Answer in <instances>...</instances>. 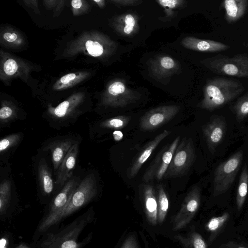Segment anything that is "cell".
I'll list each match as a JSON object with an SVG mask.
<instances>
[{"label": "cell", "instance_id": "cell-1", "mask_svg": "<svg viewBox=\"0 0 248 248\" xmlns=\"http://www.w3.org/2000/svg\"><path fill=\"white\" fill-rule=\"evenodd\" d=\"M244 91V87L238 80L223 77L209 79L203 88V98L198 107L213 110L232 101Z\"/></svg>", "mask_w": 248, "mask_h": 248}, {"label": "cell", "instance_id": "cell-2", "mask_svg": "<svg viewBox=\"0 0 248 248\" xmlns=\"http://www.w3.org/2000/svg\"><path fill=\"white\" fill-rule=\"evenodd\" d=\"M89 210L62 230L49 233L39 244V248H81L85 242H78V237L85 226L91 221Z\"/></svg>", "mask_w": 248, "mask_h": 248}, {"label": "cell", "instance_id": "cell-3", "mask_svg": "<svg viewBox=\"0 0 248 248\" xmlns=\"http://www.w3.org/2000/svg\"><path fill=\"white\" fill-rule=\"evenodd\" d=\"M213 73L238 78H248V54H238L230 57L221 54L201 61Z\"/></svg>", "mask_w": 248, "mask_h": 248}, {"label": "cell", "instance_id": "cell-4", "mask_svg": "<svg viewBox=\"0 0 248 248\" xmlns=\"http://www.w3.org/2000/svg\"><path fill=\"white\" fill-rule=\"evenodd\" d=\"M80 179L71 176L52 202L48 214L38 228L39 232H44L61 220V217L74 191L79 185Z\"/></svg>", "mask_w": 248, "mask_h": 248}, {"label": "cell", "instance_id": "cell-5", "mask_svg": "<svg viewBox=\"0 0 248 248\" xmlns=\"http://www.w3.org/2000/svg\"><path fill=\"white\" fill-rule=\"evenodd\" d=\"M97 193V183L94 173L87 174L73 192L61 219L72 214L91 201Z\"/></svg>", "mask_w": 248, "mask_h": 248}, {"label": "cell", "instance_id": "cell-6", "mask_svg": "<svg viewBox=\"0 0 248 248\" xmlns=\"http://www.w3.org/2000/svg\"><path fill=\"white\" fill-rule=\"evenodd\" d=\"M243 156L242 151L237 152L216 168L214 178V196L225 192L231 187L241 167Z\"/></svg>", "mask_w": 248, "mask_h": 248}, {"label": "cell", "instance_id": "cell-7", "mask_svg": "<svg viewBox=\"0 0 248 248\" xmlns=\"http://www.w3.org/2000/svg\"><path fill=\"white\" fill-rule=\"evenodd\" d=\"M195 159V152L192 140L184 139L178 144L164 177L174 178L185 175Z\"/></svg>", "mask_w": 248, "mask_h": 248}, {"label": "cell", "instance_id": "cell-8", "mask_svg": "<svg viewBox=\"0 0 248 248\" xmlns=\"http://www.w3.org/2000/svg\"><path fill=\"white\" fill-rule=\"evenodd\" d=\"M180 109L178 106L166 105L150 110L140 118V129L148 131L160 127L172 119Z\"/></svg>", "mask_w": 248, "mask_h": 248}, {"label": "cell", "instance_id": "cell-9", "mask_svg": "<svg viewBox=\"0 0 248 248\" xmlns=\"http://www.w3.org/2000/svg\"><path fill=\"white\" fill-rule=\"evenodd\" d=\"M179 140V137H176L158 155L153 164L145 172L143 176L144 182H147L154 179L160 180L164 177Z\"/></svg>", "mask_w": 248, "mask_h": 248}, {"label": "cell", "instance_id": "cell-10", "mask_svg": "<svg viewBox=\"0 0 248 248\" xmlns=\"http://www.w3.org/2000/svg\"><path fill=\"white\" fill-rule=\"evenodd\" d=\"M200 200V189L195 186L186 196L181 208L174 218V230L183 228L191 221L198 210Z\"/></svg>", "mask_w": 248, "mask_h": 248}, {"label": "cell", "instance_id": "cell-11", "mask_svg": "<svg viewBox=\"0 0 248 248\" xmlns=\"http://www.w3.org/2000/svg\"><path fill=\"white\" fill-rule=\"evenodd\" d=\"M107 105L114 107H124L137 101L139 94L128 88L125 82L117 80L112 82L108 89Z\"/></svg>", "mask_w": 248, "mask_h": 248}, {"label": "cell", "instance_id": "cell-12", "mask_svg": "<svg viewBox=\"0 0 248 248\" xmlns=\"http://www.w3.org/2000/svg\"><path fill=\"white\" fill-rule=\"evenodd\" d=\"M227 125L224 119L220 116L211 119L203 127L202 131L207 146L214 153L223 140L226 132Z\"/></svg>", "mask_w": 248, "mask_h": 248}, {"label": "cell", "instance_id": "cell-13", "mask_svg": "<svg viewBox=\"0 0 248 248\" xmlns=\"http://www.w3.org/2000/svg\"><path fill=\"white\" fill-rule=\"evenodd\" d=\"M78 141L75 137L64 136L55 138L45 145L42 150L50 151L55 172L57 171L71 147Z\"/></svg>", "mask_w": 248, "mask_h": 248}, {"label": "cell", "instance_id": "cell-14", "mask_svg": "<svg viewBox=\"0 0 248 248\" xmlns=\"http://www.w3.org/2000/svg\"><path fill=\"white\" fill-rule=\"evenodd\" d=\"M151 73L158 78L170 77L179 69L178 63L172 58L167 55H159L150 62Z\"/></svg>", "mask_w": 248, "mask_h": 248}, {"label": "cell", "instance_id": "cell-15", "mask_svg": "<svg viewBox=\"0 0 248 248\" xmlns=\"http://www.w3.org/2000/svg\"><path fill=\"white\" fill-rule=\"evenodd\" d=\"M79 148V141L70 149L59 166L56 173L55 184L60 186L64 185L70 178L76 163Z\"/></svg>", "mask_w": 248, "mask_h": 248}, {"label": "cell", "instance_id": "cell-16", "mask_svg": "<svg viewBox=\"0 0 248 248\" xmlns=\"http://www.w3.org/2000/svg\"><path fill=\"white\" fill-rule=\"evenodd\" d=\"M170 131L164 130L144 146L129 169L128 173V176L129 178H132L137 175L153 151L158 146L159 144L170 134Z\"/></svg>", "mask_w": 248, "mask_h": 248}, {"label": "cell", "instance_id": "cell-17", "mask_svg": "<svg viewBox=\"0 0 248 248\" xmlns=\"http://www.w3.org/2000/svg\"><path fill=\"white\" fill-rule=\"evenodd\" d=\"M181 43L187 49L201 52H220L225 51L230 48V46L222 42L202 39L193 36H187L183 38Z\"/></svg>", "mask_w": 248, "mask_h": 248}, {"label": "cell", "instance_id": "cell-18", "mask_svg": "<svg viewBox=\"0 0 248 248\" xmlns=\"http://www.w3.org/2000/svg\"><path fill=\"white\" fill-rule=\"evenodd\" d=\"M225 11V18L229 23H233L245 14L248 7V0H225L221 4Z\"/></svg>", "mask_w": 248, "mask_h": 248}, {"label": "cell", "instance_id": "cell-19", "mask_svg": "<svg viewBox=\"0 0 248 248\" xmlns=\"http://www.w3.org/2000/svg\"><path fill=\"white\" fill-rule=\"evenodd\" d=\"M154 186L144 185L143 188L145 212L149 222L155 225L157 222L158 203Z\"/></svg>", "mask_w": 248, "mask_h": 248}, {"label": "cell", "instance_id": "cell-20", "mask_svg": "<svg viewBox=\"0 0 248 248\" xmlns=\"http://www.w3.org/2000/svg\"><path fill=\"white\" fill-rule=\"evenodd\" d=\"M38 178L41 191L45 195L51 194L54 189L51 172L44 158L41 159L38 165Z\"/></svg>", "mask_w": 248, "mask_h": 248}, {"label": "cell", "instance_id": "cell-21", "mask_svg": "<svg viewBox=\"0 0 248 248\" xmlns=\"http://www.w3.org/2000/svg\"><path fill=\"white\" fill-rule=\"evenodd\" d=\"M138 28L137 16L132 14L121 15L115 20V28L121 35H132L137 31Z\"/></svg>", "mask_w": 248, "mask_h": 248}, {"label": "cell", "instance_id": "cell-22", "mask_svg": "<svg viewBox=\"0 0 248 248\" xmlns=\"http://www.w3.org/2000/svg\"><path fill=\"white\" fill-rule=\"evenodd\" d=\"M248 191V169L246 164L243 167L239 178L236 194V205L238 210L243 207Z\"/></svg>", "mask_w": 248, "mask_h": 248}, {"label": "cell", "instance_id": "cell-23", "mask_svg": "<svg viewBox=\"0 0 248 248\" xmlns=\"http://www.w3.org/2000/svg\"><path fill=\"white\" fill-rule=\"evenodd\" d=\"M23 134L16 133L7 135L0 140V154L4 155L15 149L23 139Z\"/></svg>", "mask_w": 248, "mask_h": 248}, {"label": "cell", "instance_id": "cell-24", "mask_svg": "<svg viewBox=\"0 0 248 248\" xmlns=\"http://www.w3.org/2000/svg\"><path fill=\"white\" fill-rule=\"evenodd\" d=\"M130 117L128 116H118L103 120L99 123L97 126L102 129H113L116 130L125 127L130 121Z\"/></svg>", "mask_w": 248, "mask_h": 248}, {"label": "cell", "instance_id": "cell-25", "mask_svg": "<svg viewBox=\"0 0 248 248\" xmlns=\"http://www.w3.org/2000/svg\"><path fill=\"white\" fill-rule=\"evenodd\" d=\"M12 195V182L8 179L2 180L0 184V213H5L11 200Z\"/></svg>", "mask_w": 248, "mask_h": 248}, {"label": "cell", "instance_id": "cell-26", "mask_svg": "<svg viewBox=\"0 0 248 248\" xmlns=\"http://www.w3.org/2000/svg\"><path fill=\"white\" fill-rule=\"evenodd\" d=\"M157 221L162 223L166 216L169 202L166 193L161 185L157 186Z\"/></svg>", "mask_w": 248, "mask_h": 248}, {"label": "cell", "instance_id": "cell-27", "mask_svg": "<svg viewBox=\"0 0 248 248\" xmlns=\"http://www.w3.org/2000/svg\"><path fill=\"white\" fill-rule=\"evenodd\" d=\"M236 117L241 121L248 115V92L239 98L233 106Z\"/></svg>", "mask_w": 248, "mask_h": 248}, {"label": "cell", "instance_id": "cell-28", "mask_svg": "<svg viewBox=\"0 0 248 248\" xmlns=\"http://www.w3.org/2000/svg\"><path fill=\"white\" fill-rule=\"evenodd\" d=\"M229 217L228 213H224L221 216L213 217L206 224V229L211 232L216 234L224 226Z\"/></svg>", "mask_w": 248, "mask_h": 248}, {"label": "cell", "instance_id": "cell-29", "mask_svg": "<svg viewBox=\"0 0 248 248\" xmlns=\"http://www.w3.org/2000/svg\"><path fill=\"white\" fill-rule=\"evenodd\" d=\"M16 115L12 108L4 106L0 109V126L1 127L7 126L16 121Z\"/></svg>", "mask_w": 248, "mask_h": 248}, {"label": "cell", "instance_id": "cell-30", "mask_svg": "<svg viewBox=\"0 0 248 248\" xmlns=\"http://www.w3.org/2000/svg\"><path fill=\"white\" fill-rule=\"evenodd\" d=\"M156 1L164 9L167 16H172L173 10L181 7L185 2L183 0H158Z\"/></svg>", "mask_w": 248, "mask_h": 248}, {"label": "cell", "instance_id": "cell-31", "mask_svg": "<svg viewBox=\"0 0 248 248\" xmlns=\"http://www.w3.org/2000/svg\"><path fill=\"white\" fill-rule=\"evenodd\" d=\"M85 46L89 53L92 56L98 57L103 53V46L98 42L88 40L85 43Z\"/></svg>", "mask_w": 248, "mask_h": 248}, {"label": "cell", "instance_id": "cell-32", "mask_svg": "<svg viewBox=\"0 0 248 248\" xmlns=\"http://www.w3.org/2000/svg\"><path fill=\"white\" fill-rule=\"evenodd\" d=\"M18 66L16 62L13 59H8L4 63L3 70L8 75H12L17 71Z\"/></svg>", "mask_w": 248, "mask_h": 248}, {"label": "cell", "instance_id": "cell-33", "mask_svg": "<svg viewBox=\"0 0 248 248\" xmlns=\"http://www.w3.org/2000/svg\"><path fill=\"white\" fill-rule=\"evenodd\" d=\"M121 248H138L136 238L134 235L128 237Z\"/></svg>", "mask_w": 248, "mask_h": 248}, {"label": "cell", "instance_id": "cell-34", "mask_svg": "<svg viewBox=\"0 0 248 248\" xmlns=\"http://www.w3.org/2000/svg\"><path fill=\"white\" fill-rule=\"evenodd\" d=\"M192 242L194 248H206V245L204 240L199 234L196 233L194 234Z\"/></svg>", "mask_w": 248, "mask_h": 248}, {"label": "cell", "instance_id": "cell-35", "mask_svg": "<svg viewBox=\"0 0 248 248\" xmlns=\"http://www.w3.org/2000/svg\"><path fill=\"white\" fill-rule=\"evenodd\" d=\"M113 2L120 6H133L137 5L142 1L138 0H113Z\"/></svg>", "mask_w": 248, "mask_h": 248}, {"label": "cell", "instance_id": "cell-36", "mask_svg": "<svg viewBox=\"0 0 248 248\" xmlns=\"http://www.w3.org/2000/svg\"><path fill=\"white\" fill-rule=\"evenodd\" d=\"M76 77V75L74 73L68 74L62 77L60 79V81L63 84H67L74 80Z\"/></svg>", "mask_w": 248, "mask_h": 248}, {"label": "cell", "instance_id": "cell-37", "mask_svg": "<svg viewBox=\"0 0 248 248\" xmlns=\"http://www.w3.org/2000/svg\"><path fill=\"white\" fill-rule=\"evenodd\" d=\"M3 36L4 39L9 42H13L17 38V35L15 33L6 32Z\"/></svg>", "mask_w": 248, "mask_h": 248}, {"label": "cell", "instance_id": "cell-38", "mask_svg": "<svg viewBox=\"0 0 248 248\" xmlns=\"http://www.w3.org/2000/svg\"><path fill=\"white\" fill-rule=\"evenodd\" d=\"M113 137L115 140L119 141L123 139V135L119 130H115L113 132Z\"/></svg>", "mask_w": 248, "mask_h": 248}, {"label": "cell", "instance_id": "cell-39", "mask_svg": "<svg viewBox=\"0 0 248 248\" xmlns=\"http://www.w3.org/2000/svg\"><path fill=\"white\" fill-rule=\"evenodd\" d=\"M71 5L73 8L78 9L82 5V1L80 0H73L71 1Z\"/></svg>", "mask_w": 248, "mask_h": 248}, {"label": "cell", "instance_id": "cell-40", "mask_svg": "<svg viewBox=\"0 0 248 248\" xmlns=\"http://www.w3.org/2000/svg\"><path fill=\"white\" fill-rule=\"evenodd\" d=\"M16 248H31L25 244H21Z\"/></svg>", "mask_w": 248, "mask_h": 248}, {"label": "cell", "instance_id": "cell-41", "mask_svg": "<svg viewBox=\"0 0 248 248\" xmlns=\"http://www.w3.org/2000/svg\"><path fill=\"white\" fill-rule=\"evenodd\" d=\"M237 248H246L243 247H238Z\"/></svg>", "mask_w": 248, "mask_h": 248}, {"label": "cell", "instance_id": "cell-42", "mask_svg": "<svg viewBox=\"0 0 248 248\" xmlns=\"http://www.w3.org/2000/svg\"></svg>", "mask_w": 248, "mask_h": 248}]
</instances>
